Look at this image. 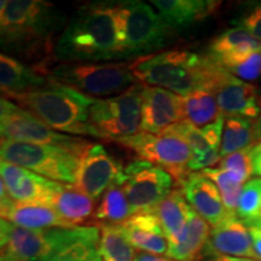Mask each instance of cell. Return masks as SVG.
Segmentation results:
<instances>
[{
	"instance_id": "obj_7",
	"label": "cell",
	"mask_w": 261,
	"mask_h": 261,
	"mask_svg": "<svg viewBox=\"0 0 261 261\" xmlns=\"http://www.w3.org/2000/svg\"><path fill=\"white\" fill-rule=\"evenodd\" d=\"M121 60L150 56L167 45L172 29L152 8L138 0L116 2Z\"/></svg>"
},
{
	"instance_id": "obj_20",
	"label": "cell",
	"mask_w": 261,
	"mask_h": 261,
	"mask_svg": "<svg viewBox=\"0 0 261 261\" xmlns=\"http://www.w3.org/2000/svg\"><path fill=\"white\" fill-rule=\"evenodd\" d=\"M257 50H261V41L237 25L226 29L212 40L208 56L227 70Z\"/></svg>"
},
{
	"instance_id": "obj_6",
	"label": "cell",
	"mask_w": 261,
	"mask_h": 261,
	"mask_svg": "<svg viewBox=\"0 0 261 261\" xmlns=\"http://www.w3.org/2000/svg\"><path fill=\"white\" fill-rule=\"evenodd\" d=\"M39 73L54 81L79 91L91 98L119 96L139 83L126 63H60L46 64Z\"/></svg>"
},
{
	"instance_id": "obj_29",
	"label": "cell",
	"mask_w": 261,
	"mask_h": 261,
	"mask_svg": "<svg viewBox=\"0 0 261 261\" xmlns=\"http://www.w3.org/2000/svg\"><path fill=\"white\" fill-rule=\"evenodd\" d=\"M255 121L247 117H225L220 160L256 144Z\"/></svg>"
},
{
	"instance_id": "obj_30",
	"label": "cell",
	"mask_w": 261,
	"mask_h": 261,
	"mask_svg": "<svg viewBox=\"0 0 261 261\" xmlns=\"http://www.w3.org/2000/svg\"><path fill=\"white\" fill-rule=\"evenodd\" d=\"M98 250L102 261H135L136 252L120 224L102 223Z\"/></svg>"
},
{
	"instance_id": "obj_40",
	"label": "cell",
	"mask_w": 261,
	"mask_h": 261,
	"mask_svg": "<svg viewBox=\"0 0 261 261\" xmlns=\"http://www.w3.org/2000/svg\"><path fill=\"white\" fill-rule=\"evenodd\" d=\"M248 230H249L250 238H252L253 250L256 256V260L261 261V228L248 227Z\"/></svg>"
},
{
	"instance_id": "obj_43",
	"label": "cell",
	"mask_w": 261,
	"mask_h": 261,
	"mask_svg": "<svg viewBox=\"0 0 261 261\" xmlns=\"http://www.w3.org/2000/svg\"><path fill=\"white\" fill-rule=\"evenodd\" d=\"M9 231L10 223L4 219H0V250H3L6 247L9 241Z\"/></svg>"
},
{
	"instance_id": "obj_28",
	"label": "cell",
	"mask_w": 261,
	"mask_h": 261,
	"mask_svg": "<svg viewBox=\"0 0 261 261\" xmlns=\"http://www.w3.org/2000/svg\"><path fill=\"white\" fill-rule=\"evenodd\" d=\"M93 200L74 185L61 184L55 192L50 205L64 221L73 226H80L92 215Z\"/></svg>"
},
{
	"instance_id": "obj_9",
	"label": "cell",
	"mask_w": 261,
	"mask_h": 261,
	"mask_svg": "<svg viewBox=\"0 0 261 261\" xmlns=\"http://www.w3.org/2000/svg\"><path fill=\"white\" fill-rule=\"evenodd\" d=\"M117 143L135 152L139 160L165 169L179 184L190 174L189 162L192 156L191 149L177 136L171 133L151 135L140 132L117 140Z\"/></svg>"
},
{
	"instance_id": "obj_15",
	"label": "cell",
	"mask_w": 261,
	"mask_h": 261,
	"mask_svg": "<svg viewBox=\"0 0 261 261\" xmlns=\"http://www.w3.org/2000/svg\"><path fill=\"white\" fill-rule=\"evenodd\" d=\"M71 228L31 230L10 224L9 241L3 250L15 261H41L69 237Z\"/></svg>"
},
{
	"instance_id": "obj_27",
	"label": "cell",
	"mask_w": 261,
	"mask_h": 261,
	"mask_svg": "<svg viewBox=\"0 0 261 261\" xmlns=\"http://www.w3.org/2000/svg\"><path fill=\"white\" fill-rule=\"evenodd\" d=\"M210 224L192 210L184 233L178 242L168 244L166 255L177 261H198L210 238Z\"/></svg>"
},
{
	"instance_id": "obj_23",
	"label": "cell",
	"mask_w": 261,
	"mask_h": 261,
	"mask_svg": "<svg viewBox=\"0 0 261 261\" xmlns=\"http://www.w3.org/2000/svg\"><path fill=\"white\" fill-rule=\"evenodd\" d=\"M48 83L35 68H31L15 57L0 52V94L12 97L45 86Z\"/></svg>"
},
{
	"instance_id": "obj_25",
	"label": "cell",
	"mask_w": 261,
	"mask_h": 261,
	"mask_svg": "<svg viewBox=\"0 0 261 261\" xmlns=\"http://www.w3.org/2000/svg\"><path fill=\"white\" fill-rule=\"evenodd\" d=\"M98 244L97 226H75L69 237L41 261H102Z\"/></svg>"
},
{
	"instance_id": "obj_47",
	"label": "cell",
	"mask_w": 261,
	"mask_h": 261,
	"mask_svg": "<svg viewBox=\"0 0 261 261\" xmlns=\"http://www.w3.org/2000/svg\"><path fill=\"white\" fill-rule=\"evenodd\" d=\"M252 227H257V228H261V212H260V215H259V218H257L256 221H255V224H254Z\"/></svg>"
},
{
	"instance_id": "obj_1",
	"label": "cell",
	"mask_w": 261,
	"mask_h": 261,
	"mask_svg": "<svg viewBox=\"0 0 261 261\" xmlns=\"http://www.w3.org/2000/svg\"><path fill=\"white\" fill-rule=\"evenodd\" d=\"M54 58L61 63L121 60L116 2L91 3L83 6L57 38Z\"/></svg>"
},
{
	"instance_id": "obj_17",
	"label": "cell",
	"mask_w": 261,
	"mask_h": 261,
	"mask_svg": "<svg viewBox=\"0 0 261 261\" xmlns=\"http://www.w3.org/2000/svg\"><path fill=\"white\" fill-rule=\"evenodd\" d=\"M0 139L50 145H75L84 142L80 137L56 132L22 108L0 126Z\"/></svg>"
},
{
	"instance_id": "obj_18",
	"label": "cell",
	"mask_w": 261,
	"mask_h": 261,
	"mask_svg": "<svg viewBox=\"0 0 261 261\" xmlns=\"http://www.w3.org/2000/svg\"><path fill=\"white\" fill-rule=\"evenodd\" d=\"M202 256H233L256 260L248 227L237 217H227L211 230Z\"/></svg>"
},
{
	"instance_id": "obj_22",
	"label": "cell",
	"mask_w": 261,
	"mask_h": 261,
	"mask_svg": "<svg viewBox=\"0 0 261 261\" xmlns=\"http://www.w3.org/2000/svg\"><path fill=\"white\" fill-rule=\"evenodd\" d=\"M152 8L172 31L184 29L214 14L220 2L211 0H154Z\"/></svg>"
},
{
	"instance_id": "obj_19",
	"label": "cell",
	"mask_w": 261,
	"mask_h": 261,
	"mask_svg": "<svg viewBox=\"0 0 261 261\" xmlns=\"http://www.w3.org/2000/svg\"><path fill=\"white\" fill-rule=\"evenodd\" d=\"M180 187L190 207L213 227L230 217L217 185L202 172H191L180 182Z\"/></svg>"
},
{
	"instance_id": "obj_31",
	"label": "cell",
	"mask_w": 261,
	"mask_h": 261,
	"mask_svg": "<svg viewBox=\"0 0 261 261\" xmlns=\"http://www.w3.org/2000/svg\"><path fill=\"white\" fill-rule=\"evenodd\" d=\"M182 103H184V121L198 128L210 125L220 115H223L212 91L196 90L182 97Z\"/></svg>"
},
{
	"instance_id": "obj_16",
	"label": "cell",
	"mask_w": 261,
	"mask_h": 261,
	"mask_svg": "<svg viewBox=\"0 0 261 261\" xmlns=\"http://www.w3.org/2000/svg\"><path fill=\"white\" fill-rule=\"evenodd\" d=\"M0 177L10 197L21 203L50 205L55 192L62 184L4 161H0Z\"/></svg>"
},
{
	"instance_id": "obj_33",
	"label": "cell",
	"mask_w": 261,
	"mask_h": 261,
	"mask_svg": "<svg viewBox=\"0 0 261 261\" xmlns=\"http://www.w3.org/2000/svg\"><path fill=\"white\" fill-rule=\"evenodd\" d=\"M202 173L217 185L227 214L231 217H236L238 200L246 182L241 180L232 172L225 171L219 167L203 169Z\"/></svg>"
},
{
	"instance_id": "obj_45",
	"label": "cell",
	"mask_w": 261,
	"mask_h": 261,
	"mask_svg": "<svg viewBox=\"0 0 261 261\" xmlns=\"http://www.w3.org/2000/svg\"><path fill=\"white\" fill-rule=\"evenodd\" d=\"M255 138L256 142H261V115L255 120Z\"/></svg>"
},
{
	"instance_id": "obj_41",
	"label": "cell",
	"mask_w": 261,
	"mask_h": 261,
	"mask_svg": "<svg viewBox=\"0 0 261 261\" xmlns=\"http://www.w3.org/2000/svg\"><path fill=\"white\" fill-rule=\"evenodd\" d=\"M135 261H177L174 259H171L168 256H160L156 254H149L144 252L136 253Z\"/></svg>"
},
{
	"instance_id": "obj_26",
	"label": "cell",
	"mask_w": 261,
	"mask_h": 261,
	"mask_svg": "<svg viewBox=\"0 0 261 261\" xmlns=\"http://www.w3.org/2000/svg\"><path fill=\"white\" fill-rule=\"evenodd\" d=\"M192 208L181 190H172L152 211L161 224L168 244L178 242L184 233Z\"/></svg>"
},
{
	"instance_id": "obj_12",
	"label": "cell",
	"mask_w": 261,
	"mask_h": 261,
	"mask_svg": "<svg viewBox=\"0 0 261 261\" xmlns=\"http://www.w3.org/2000/svg\"><path fill=\"white\" fill-rule=\"evenodd\" d=\"M224 122L225 116L220 115L214 122L202 128L182 121L166 130L165 133L179 137L190 146L192 156L189 162V172L203 171L219 163Z\"/></svg>"
},
{
	"instance_id": "obj_42",
	"label": "cell",
	"mask_w": 261,
	"mask_h": 261,
	"mask_svg": "<svg viewBox=\"0 0 261 261\" xmlns=\"http://www.w3.org/2000/svg\"><path fill=\"white\" fill-rule=\"evenodd\" d=\"M12 201L14 200L9 196L8 191H6L4 181H3L2 177H0V215H2L3 211H4Z\"/></svg>"
},
{
	"instance_id": "obj_11",
	"label": "cell",
	"mask_w": 261,
	"mask_h": 261,
	"mask_svg": "<svg viewBox=\"0 0 261 261\" xmlns=\"http://www.w3.org/2000/svg\"><path fill=\"white\" fill-rule=\"evenodd\" d=\"M123 169L125 167L103 145L91 143L81 158L73 185L97 201L113 184H123Z\"/></svg>"
},
{
	"instance_id": "obj_4",
	"label": "cell",
	"mask_w": 261,
	"mask_h": 261,
	"mask_svg": "<svg viewBox=\"0 0 261 261\" xmlns=\"http://www.w3.org/2000/svg\"><path fill=\"white\" fill-rule=\"evenodd\" d=\"M11 99L52 129L69 136L99 138L90 122V110L96 98L48 81L45 86L17 94Z\"/></svg>"
},
{
	"instance_id": "obj_3",
	"label": "cell",
	"mask_w": 261,
	"mask_h": 261,
	"mask_svg": "<svg viewBox=\"0 0 261 261\" xmlns=\"http://www.w3.org/2000/svg\"><path fill=\"white\" fill-rule=\"evenodd\" d=\"M139 83L161 87L179 96L196 90L212 91L220 64L205 55L188 50H168L138 58L129 64Z\"/></svg>"
},
{
	"instance_id": "obj_39",
	"label": "cell",
	"mask_w": 261,
	"mask_h": 261,
	"mask_svg": "<svg viewBox=\"0 0 261 261\" xmlns=\"http://www.w3.org/2000/svg\"><path fill=\"white\" fill-rule=\"evenodd\" d=\"M250 156H252L253 174L257 175V178H261V142L253 146Z\"/></svg>"
},
{
	"instance_id": "obj_32",
	"label": "cell",
	"mask_w": 261,
	"mask_h": 261,
	"mask_svg": "<svg viewBox=\"0 0 261 261\" xmlns=\"http://www.w3.org/2000/svg\"><path fill=\"white\" fill-rule=\"evenodd\" d=\"M132 215V208L120 184H113L104 192L102 201L94 212L97 220L108 224H122Z\"/></svg>"
},
{
	"instance_id": "obj_46",
	"label": "cell",
	"mask_w": 261,
	"mask_h": 261,
	"mask_svg": "<svg viewBox=\"0 0 261 261\" xmlns=\"http://www.w3.org/2000/svg\"><path fill=\"white\" fill-rule=\"evenodd\" d=\"M0 261H15V260L11 259V257H10L4 250H0Z\"/></svg>"
},
{
	"instance_id": "obj_38",
	"label": "cell",
	"mask_w": 261,
	"mask_h": 261,
	"mask_svg": "<svg viewBox=\"0 0 261 261\" xmlns=\"http://www.w3.org/2000/svg\"><path fill=\"white\" fill-rule=\"evenodd\" d=\"M19 108L21 107L16 106V104L12 103L9 98L0 94V126H2L9 117L14 115Z\"/></svg>"
},
{
	"instance_id": "obj_13",
	"label": "cell",
	"mask_w": 261,
	"mask_h": 261,
	"mask_svg": "<svg viewBox=\"0 0 261 261\" xmlns=\"http://www.w3.org/2000/svg\"><path fill=\"white\" fill-rule=\"evenodd\" d=\"M212 92L225 117H247L253 120L261 115L257 104V87L237 79L221 65L215 76Z\"/></svg>"
},
{
	"instance_id": "obj_48",
	"label": "cell",
	"mask_w": 261,
	"mask_h": 261,
	"mask_svg": "<svg viewBox=\"0 0 261 261\" xmlns=\"http://www.w3.org/2000/svg\"><path fill=\"white\" fill-rule=\"evenodd\" d=\"M257 104H259V107L261 109V87L257 89Z\"/></svg>"
},
{
	"instance_id": "obj_14",
	"label": "cell",
	"mask_w": 261,
	"mask_h": 261,
	"mask_svg": "<svg viewBox=\"0 0 261 261\" xmlns=\"http://www.w3.org/2000/svg\"><path fill=\"white\" fill-rule=\"evenodd\" d=\"M182 121V96L161 87L144 85L142 92V132L162 135L172 126Z\"/></svg>"
},
{
	"instance_id": "obj_44",
	"label": "cell",
	"mask_w": 261,
	"mask_h": 261,
	"mask_svg": "<svg viewBox=\"0 0 261 261\" xmlns=\"http://www.w3.org/2000/svg\"><path fill=\"white\" fill-rule=\"evenodd\" d=\"M213 261H257L253 259H247V257H233V256H217Z\"/></svg>"
},
{
	"instance_id": "obj_21",
	"label": "cell",
	"mask_w": 261,
	"mask_h": 261,
	"mask_svg": "<svg viewBox=\"0 0 261 261\" xmlns=\"http://www.w3.org/2000/svg\"><path fill=\"white\" fill-rule=\"evenodd\" d=\"M120 225L128 242L136 249L156 255L167 253V238L158 217L152 212L133 214Z\"/></svg>"
},
{
	"instance_id": "obj_36",
	"label": "cell",
	"mask_w": 261,
	"mask_h": 261,
	"mask_svg": "<svg viewBox=\"0 0 261 261\" xmlns=\"http://www.w3.org/2000/svg\"><path fill=\"white\" fill-rule=\"evenodd\" d=\"M227 71L246 83L256 81L261 76V50L255 51L241 63L227 69Z\"/></svg>"
},
{
	"instance_id": "obj_35",
	"label": "cell",
	"mask_w": 261,
	"mask_h": 261,
	"mask_svg": "<svg viewBox=\"0 0 261 261\" xmlns=\"http://www.w3.org/2000/svg\"><path fill=\"white\" fill-rule=\"evenodd\" d=\"M253 146L240 150V151L233 152L226 158H223L219 161V168L232 172L243 182H247L249 179H252L253 175L252 156H250Z\"/></svg>"
},
{
	"instance_id": "obj_10",
	"label": "cell",
	"mask_w": 261,
	"mask_h": 261,
	"mask_svg": "<svg viewBox=\"0 0 261 261\" xmlns=\"http://www.w3.org/2000/svg\"><path fill=\"white\" fill-rule=\"evenodd\" d=\"M123 191L133 214L152 212L173 190L174 179L165 169L152 163L136 160L123 169Z\"/></svg>"
},
{
	"instance_id": "obj_5",
	"label": "cell",
	"mask_w": 261,
	"mask_h": 261,
	"mask_svg": "<svg viewBox=\"0 0 261 261\" xmlns=\"http://www.w3.org/2000/svg\"><path fill=\"white\" fill-rule=\"evenodd\" d=\"M90 144L85 140L75 145H50L3 139L0 161L19 166L48 180L71 185Z\"/></svg>"
},
{
	"instance_id": "obj_49",
	"label": "cell",
	"mask_w": 261,
	"mask_h": 261,
	"mask_svg": "<svg viewBox=\"0 0 261 261\" xmlns=\"http://www.w3.org/2000/svg\"><path fill=\"white\" fill-rule=\"evenodd\" d=\"M2 140H3V139H0V143H2Z\"/></svg>"
},
{
	"instance_id": "obj_37",
	"label": "cell",
	"mask_w": 261,
	"mask_h": 261,
	"mask_svg": "<svg viewBox=\"0 0 261 261\" xmlns=\"http://www.w3.org/2000/svg\"><path fill=\"white\" fill-rule=\"evenodd\" d=\"M238 27H242L261 41V2L250 5L237 19Z\"/></svg>"
},
{
	"instance_id": "obj_24",
	"label": "cell",
	"mask_w": 261,
	"mask_h": 261,
	"mask_svg": "<svg viewBox=\"0 0 261 261\" xmlns=\"http://www.w3.org/2000/svg\"><path fill=\"white\" fill-rule=\"evenodd\" d=\"M0 219L9 221L16 226L31 228V230H46V228H71L56 213V211L47 204L21 203L12 201L3 211Z\"/></svg>"
},
{
	"instance_id": "obj_8",
	"label": "cell",
	"mask_w": 261,
	"mask_h": 261,
	"mask_svg": "<svg viewBox=\"0 0 261 261\" xmlns=\"http://www.w3.org/2000/svg\"><path fill=\"white\" fill-rule=\"evenodd\" d=\"M144 85H133L119 96L96 99L90 110V122L99 139L117 140L139 133L142 122V92Z\"/></svg>"
},
{
	"instance_id": "obj_34",
	"label": "cell",
	"mask_w": 261,
	"mask_h": 261,
	"mask_svg": "<svg viewBox=\"0 0 261 261\" xmlns=\"http://www.w3.org/2000/svg\"><path fill=\"white\" fill-rule=\"evenodd\" d=\"M261 212V178L249 179L243 185L238 200L236 217L247 227H252Z\"/></svg>"
},
{
	"instance_id": "obj_2",
	"label": "cell",
	"mask_w": 261,
	"mask_h": 261,
	"mask_svg": "<svg viewBox=\"0 0 261 261\" xmlns=\"http://www.w3.org/2000/svg\"><path fill=\"white\" fill-rule=\"evenodd\" d=\"M64 22V15L51 3L12 0L0 18V47L47 64Z\"/></svg>"
}]
</instances>
